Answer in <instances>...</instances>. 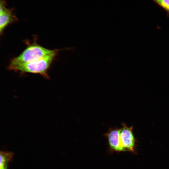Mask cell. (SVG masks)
<instances>
[{"instance_id": "1", "label": "cell", "mask_w": 169, "mask_h": 169, "mask_svg": "<svg viewBox=\"0 0 169 169\" xmlns=\"http://www.w3.org/2000/svg\"><path fill=\"white\" fill-rule=\"evenodd\" d=\"M55 50L45 48L36 43L30 44L18 56L11 60L8 69H10L14 66L38 59L51 54Z\"/></svg>"}, {"instance_id": "2", "label": "cell", "mask_w": 169, "mask_h": 169, "mask_svg": "<svg viewBox=\"0 0 169 169\" xmlns=\"http://www.w3.org/2000/svg\"><path fill=\"white\" fill-rule=\"evenodd\" d=\"M58 50L38 59L26 64L16 66L10 70L22 73L40 74L46 79L49 76L48 71L57 54Z\"/></svg>"}, {"instance_id": "3", "label": "cell", "mask_w": 169, "mask_h": 169, "mask_svg": "<svg viewBox=\"0 0 169 169\" xmlns=\"http://www.w3.org/2000/svg\"><path fill=\"white\" fill-rule=\"evenodd\" d=\"M18 20L13 13L12 8L6 7V3L4 0H1L0 4V32L3 33L5 28L9 24Z\"/></svg>"}, {"instance_id": "4", "label": "cell", "mask_w": 169, "mask_h": 169, "mask_svg": "<svg viewBox=\"0 0 169 169\" xmlns=\"http://www.w3.org/2000/svg\"><path fill=\"white\" fill-rule=\"evenodd\" d=\"M120 136L122 146L125 150L134 151L135 140L132 132V126L128 127L125 124H122Z\"/></svg>"}, {"instance_id": "5", "label": "cell", "mask_w": 169, "mask_h": 169, "mask_svg": "<svg viewBox=\"0 0 169 169\" xmlns=\"http://www.w3.org/2000/svg\"><path fill=\"white\" fill-rule=\"evenodd\" d=\"M120 131V129L110 128L105 134L108 140L110 149L113 151H125L121 143Z\"/></svg>"}, {"instance_id": "6", "label": "cell", "mask_w": 169, "mask_h": 169, "mask_svg": "<svg viewBox=\"0 0 169 169\" xmlns=\"http://www.w3.org/2000/svg\"><path fill=\"white\" fill-rule=\"evenodd\" d=\"M14 156L12 152L1 151L0 153V169H8V165Z\"/></svg>"}, {"instance_id": "7", "label": "cell", "mask_w": 169, "mask_h": 169, "mask_svg": "<svg viewBox=\"0 0 169 169\" xmlns=\"http://www.w3.org/2000/svg\"><path fill=\"white\" fill-rule=\"evenodd\" d=\"M156 3L169 13V0H159Z\"/></svg>"}, {"instance_id": "8", "label": "cell", "mask_w": 169, "mask_h": 169, "mask_svg": "<svg viewBox=\"0 0 169 169\" xmlns=\"http://www.w3.org/2000/svg\"><path fill=\"white\" fill-rule=\"evenodd\" d=\"M156 3L159 0H154Z\"/></svg>"}]
</instances>
